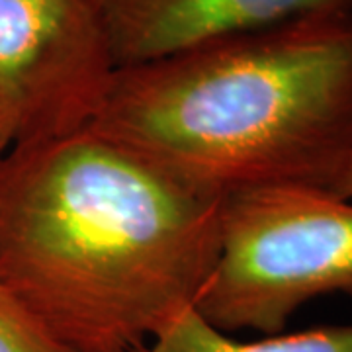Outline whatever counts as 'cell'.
Returning a JSON list of instances; mask_svg holds the SVG:
<instances>
[{"label": "cell", "mask_w": 352, "mask_h": 352, "mask_svg": "<svg viewBox=\"0 0 352 352\" xmlns=\"http://www.w3.org/2000/svg\"><path fill=\"white\" fill-rule=\"evenodd\" d=\"M0 352H73L0 286Z\"/></svg>", "instance_id": "7"}, {"label": "cell", "mask_w": 352, "mask_h": 352, "mask_svg": "<svg viewBox=\"0 0 352 352\" xmlns=\"http://www.w3.org/2000/svg\"><path fill=\"white\" fill-rule=\"evenodd\" d=\"M94 4L116 69L315 14L352 10V0H94Z\"/></svg>", "instance_id": "5"}, {"label": "cell", "mask_w": 352, "mask_h": 352, "mask_svg": "<svg viewBox=\"0 0 352 352\" xmlns=\"http://www.w3.org/2000/svg\"><path fill=\"white\" fill-rule=\"evenodd\" d=\"M135 352H352V325L235 340L190 307Z\"/></svg>", "instance_id": "6"}, {"label": "cell", "mask_w": 352, "mask_h": 352, "mask_svg": "<svg viewBox=\"0 0 352 352\" xmlns=\"http://www.w3.org/2000/svg\"><path fill=\"white\" fill-rule=\"evenodd\" d=\"M221 200L90 127L0 157V286L73 352H135L194 307Z\"/></svg>", "instance_id": "1"}, {"label": "cell", "mask_w": 352, "mask_h": 352, "mask_svg": "<svg viewBox=\"0 0 352 352\" xmlns=\"http://www.w3.org/2000/svg\"><path fill=\"white\" fill-rule=\"evenodd\" d=\"M88 127L210 198L333 192L352 157V10L113 69Z\"/></svg>", "instance_id": "2"}, {"label": "cell", "mask_w": 352, "mask_h": 352, "mask_svg": "<svg viewBox=\"0 0 352 352\" xmlns=\"http://www.w3.org/2000/svg\"><path fill=\"white\" fill-rule=\"evenodd\" d=\"M22 131V110L12 90L0 85V157L12 147Z\"/></svg>", "instance_id": "8"}, {"label": "cell", "mask_w": 352, "mask_h": 352, "mask_svg": "<svg viewBox=\"0 0 352 352\" xmlns=\"http://www.w3.org/2000/svg\"><path fill=\"white\" fill-rule=\"evenodd\" d=\"M333 194H337V196L342 198V200L352 201V157H351V161H349L346 170H344V175L340 176L337 188L333 190Z\"/></svg>", "instance_id": "9"}, {"label": "cell", "mask_w": 352, "mask_h": 352, "mask_svg": "<svg viewBox=\"0 0 352 352\" xmlns=\"http://www.w3.org/2000/svg\"><path fill=\"white\" fill-rule=\"evenodd\" d=\"M352 296V201L276 184L221 198L219 251L194 309L227 335H278L302 305Z\"/></svg>", "instance_id": "3"}, {"label": "cell", "mask_w": 352, "mask_h": 352, "mask_svg": "<svg viewBox=\"0 0 352 352\" xmlns=\"http://www.w3.org/2000/svg\"><path fill=\"white\" fill-rule=\"evenodd\" d=\"M94 0H0V85L16 94V143L90 126L113 73Z\"/></svg>", "instance_id": "4"}]
</instances>
